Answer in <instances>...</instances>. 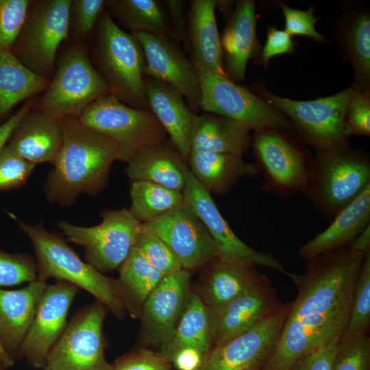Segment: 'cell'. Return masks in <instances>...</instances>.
I'll use <instances>...</instances> for the list:
<instances>
[{
  "instance_id": "f6af8a7d",
  "label": "cell",
  "mask_w": 370,
  "mask_h": 370,
  "mask_svg": "<svg viewBox=\"0 0 370 370\" xmlns=\"http://www.w3.org/2000/svg\"><path fill=\"white\" fill-rule=\"evenodd\" d=\"M285 19L284 31L291 35L305 36L317 41L324 37L315 29L318 18L313 14V9L299 10L280 3Z\"/></svg>"
},
{
  "instance_id": "9c48e42d",
  "label": "cell",
  "mask_w": 370,
  "mask_h": 370,
  "mask_svg": "<svg viewBox=\"0 0 370 370\" xmlns=\"http://www.w3.org/2000/svg\"><path fill=\"white\" fill-rule=\"evenodd\" d=\"M195 67L201 89V110L233 119L254 132L291 127L276 108L227 75Z\"/></svg>"
},
{
  "instance_id": "52a82bcc",
  "label": "cell",
  "mask_w": 370,
  "mask_h": 370,
  "mask_svg": "<svg viewBox=\"0 0 370 370\" xmlns=\"http://www.w3.org/2000/svg\"><path fill=\"white\" fill-rule=\"evenodd\" d=\"M78 120L112 140L119 160L127 163L142 148L166 140L167 135L150 111L126 105L112 93L95 101Z\"/></svg>"
},
{
  "instance_id": "d6986e66",
  "label": "cell",
  "mask_w": 370,
  "mask_h": 370,
  "mask_svg": "<svg viewBox=\"0 0 370 370\" xmlns=\"http://www.w3.org/2000/svg\"><path fill=\"white\" fill-rule=\"evenodd\" d=\"M190 273L182 269L165 275L145 301L140 317L143 340L161 345L177 326L190 297Z\"/></svg>"
},
{
  "instance_id": "4fadbf2b",
  "label": "cell",
  "mask_w": 370,
  "mask_h": 370,
  "mask_svg": "<svg viewBox=\"0 0 370 370\" xmlns=\"http://www.w3.org/2000/svg\"><path fill=\"white\" fill-rule=\"evenodd\" d=\"M184 205L203 222L217 247L218 259L243 266H264L286 275L295 284L299 275L287 271L272 255L256 250L245 243L232 231L219 210L211 193L190 171L182 190Z\"/></svg>"
},
{
  "instance_id": "7402d4cb",
  "label": "cell",
  "mask_w": 370,
  "mask_h": 370,
  "mask_svg": "<svg viewBox=\"0 0 370 370\" xmlns=\"http://www.w3.org/2000/svg\"><path fill=\"white\" fill-rule=\"evenodd\" d=\"M32 109L16 127L7 146L35 165L45 162L53 164L63 140L62 122Z\"/></svg>"
},
{
  "instance_id": "6da1fadb",
  "label": "cell",
  "mask_w": 370,
  "mask_h": 370,
  "mask_svg": "<svg viewBox=\"0 0 370 370\" xmlns=\"http://www.w3.org/2000/svg\"><path fill=\"white\" fill-rule=\"evenodd\" d=\"M367 254L347 247L306 261L297 297L262 370H291L307 354L343 336Z\"/></svg>"
},
{
  "instance_id": "5b68a950",
  "label": "cell",
  "mask_w": 370,
  "mask_h": 370,
  "mask_svg": "<svg viewBox=\"0 0 370 370\" xmlns=\"http://www.w3.org/2000/svg\"><path fill=\"white\" fill-rule=\"evenodd\" d=\"M95 57L112 94L126 105L150 111L145 91L143 48L138 39L121 29L108 13H103L99 23Z\"/></svg>"
},
{
  "instance_id": "d4e9b609",
  "label": "cell",
  "mask_w": 370,
  "mask_h": 370,
  "mask_svg": "<svg viewBox=\"0 0 370 370\" xmlns=\"http://www.w3.org/2000/svg\"><path fill=\"white\" fill-rule=\"evenodd\" d=\"M186 158L166 140L146 146L128 162L130 180L149 181L169 189L182 192L190 172Z\"/></svg>"
},
{
  "instance_id": "7dc6e473",
  "label": "cell",
  "mask_w": 370,
  "mask_h": 370,
  "mask_svg": "<svg viewBox=\"0 0 370 370\" xmlns=\"http://www.w3.org/2000/svg\"><path fill=\"white\" fill-rule=\"evenodd\" d=\"M341 338H335L307 354L291 370H330Z\"/></svg>"
},
{
  "instance_id": "f35d334b",
  "label": "cell",
  "mask_w": 370,
  "mask_h": 370,
  "mask_svg": "<svg viewBox=\"0 0 370 370\" xmlns=\"http://www.w3.org/2000/svg\"><path fill=\"white\" fill-rule=\"evenodd\" d=\"M349 48L357 74L368 80L370 75V18L360 14L353 22L348 36Z\"/></svg>"
},
{
  "instance_id": "cb8c5ba5",
  "label": "cell",
  "mask_w": 370,
  "mask_h": 370,
  "mask_svg": "<svg viewBox=\"0 0 370 370\" xmlns=\"http://www.w3.org/2000/svg\"><path fill=\"white\" fill-rule=\"evenodd\" d=\"M47 285L37 279L21 289L0 288V343L12 359L34 321Z\"/></svg>"
},
{
  "instance_id": "ee69618b",
  "label": "cell",
  "mask_w": 370,
  "mask_h": 370,
  "mask_svg": "<svg viewBox=\"0 0 370 370\" xmlns=\"http://www.w3.org/2000/svg\"><path fill=\"white\" fill-rule=\"evenodd\" d=\"M105 5L104 0H71L69 25L75 36L84 37L92 29Z\"/></svg>"
},
{
  "instance_id": "8992f818",
  "label": "cell",
  "mask_w": 370,
  "mask_h": 370,
  "mask_svg": "<svg viewBox=\"0 0 370 370\" xmlns=\"http://www.w3.org/2000/svg\"><path fill=\"white\" fill-rule=\"evenodd\" d=\"M110 93L106 79L76 47L60 58L51 82L32 108L60 121L78 119L95 101Z\"/></svg>"
},
{
  "instance_id": "11a10c76",
  "label": "cell",
  "mask_w": 370,
  "mask_h": 370,
  "mask_svg": "<svg viewBox=\"0 0 370 370\" xmlns=\"http://www.w3.org/2000/svg\"><path fill=\"white\" fill-rule=\"evenodd\" d=\"M5 367L3 365L1 362L0 361V370H5Z\"/></svg>"
},
{
  "instance_id": "1f68e13d",
  "label": "cell",
  "mask_w": 370,
  "mask_h": 370,
  "mask_svg": "<svg viewBox=\"0 0 370 370\" xmlns=\"http://www.w3.org/2000/svg\"><path fill=\"white\" fill-rule=\"evenodd\" d=\"M160 345V354L169 360L183 347L196 348L205 356L210 352L213 345L210 310L198 294L191 293L177 326Z\"/></svg>"
},
{
  "instance_id": "83f0119b",
  "label": "cell",
  "mask_w": 370,
  "mask_h": 370,
  "mask_svg": "<svg viewBox=\"0 0 370 370\" xmlns=\"http://www.w3.org/2000/svg\"><path fill=\"white\" fill-rule=\"evenodd\" d=\"M249 131L240 123L221 115L195 114L190 138V152L243 156L251 143Z\"/></svg>"
},
{
  "instance_id": "ab89813d",
  "label": "cell",
  "mask_w": 370,
  "mask_h": 370,
  "mask_svg": "<svg viewBox=\"0 0 370 370\" xmlns=\"http://www.w3.org/2000/svg\"><path fill=\"white\" fill-rule=\"evenodd\" d=\"M37 279L38 267L32 256L0 250V287L32 282Z\"/></svg>"
},
{
  "instance_id": "d6a6232c",
  "label": "cell",
  "mask_w": 370,
  "mask_h": 370,
  "mask_svg": "<svg viewBox=\"0 0 370 370\" xmlns=\"http://www.w3.org/2000/svg\"><path fill=\"white\" fill-rule=\"evenodd\" d=\"M49 83L23 65L10 49L0 51V116L45 90Z\"/></svg>"
},
{
  "instance_id": "9f6ffc18",
  "label": "cell",
  "mask_w": 370,
  "mask_h": 370,
  "mask_svg": "<svg viewBox=\"0 0 370 370\" xmlns=\"http://www.w3.org/2000/svg\"><path fill=\"white\" fill-rule=\"evenodd\" d=\"M45 370H51V369L49 368L48 367H45Z\"/></svg>"
},
{
  "instance_id": "c3c4849f",
  "label": "cell",
  "mask_w": 370,
  "mask_h": 370,
  "mask_svg": "<svg viewBox=\"0 0 370 370\" xmlns=\"http://www.w3.org/2000/svg\"><path fill=\"white\" fill-rule=\"evenodd\" d=\"M294 50V42L291 36L284 30L271 27L268 31L266 42L261 53V63L267 65L273 57L291 53Z\"/></svg>"
},
{
  "instance_id": "816d5d0a",
  "label": "cell",
  "mask_w": 370,
  "mask_h": 370,
  "mask_svg": "<svg viewBox=\"0 0 370 370\" xmlns=\"http://www.w3.org/2000/svg\"><path fill=\"white\" fill-rule=\"evenodd\" d=\"M34 102L31 101L24 105L8 120L0 125V151L7 145L13 131L23 117L33 108Z\"/></svg>"
},
{
  "instance_id": "b9f144b4",
  "label": "cell",
  "mask_w": 370,
  "mask_h": 370,
  "mask_svg": "<svg viewBox=\"0 0 370 370\" xmlns=\"http://www.w3.org/2000/svg\"><path fill=\"white\" fill-rule=\"evenodd\" d=\"M36 165L23 159L7 145L0 151V190L24 185Z\"/></svg>"
},
{
  "instance_id": "ba28073f",
  "label": "cell",
  "mask_w": 370,
  "mask_h": 370,
  "mask_svg": "<svg viewBox=\"0 0 370 370\" xmlns=\"http://www.w3.org/2000/svg\"><path fill=\"white\" fill-rule=\"evenodd\" d=\"M71 3V0L32 1L10 49L23 65L43 77L55 71L58 49L68 37Z\"/></svg>"
},
{
  "instance_id": "e575fe53",
  "label": "cell",
  "mask_w": 370,
  "mask_h": 370,
  "mask_svg": "<svg viewBox=\"0 0 370 370\" xmlns=\"http://www.w3.org/2000/svg\"><path fill=\"white\" fill-rule=\"evenodd\" d=\"M130 199L129 210L142 223L184 205L182 192L144 180L132 182Z\"/></svg>"
},
{
  "instance_id": "836d02e7",
  "label": "cell",
  "mask_w": 370,
  "mask_h": 370,
  "mask_svg": "<svg viewBox=\"0 0 370 370\" xmlns=\"http://www.w3.org/2000/svg\"><path fill=\"white\" fill-rule=\"evenodd\" d=\"M132 33L145 32L169 37L170 25L154 0H109L106 5Z\"/></svg>"
},
{
  "instance_id": "bcb514c9",
  "label": "cell",
  "mask_w": 370,
  "mask_h": 370,
  "mask_svg": "<svg viewBox=\"0 0 370 370\" xmlns=\"http://www.w3.org/2000/svg\"><path fill=\"white\" fill-rule=\"evenodd\" d=\"M169 361L161 354L140 349L121 358L112 370H171Z\"/></svg>"
},
{
  "instance_id": "484cf974",
  "label": "cell",
  "mask_w": 370,
  "mask_h": 370,
  "mask_svg": "<svg viewBox=\"0 0 370 370\" xmlns=\"http://www.w3.org/2000/svg\"><path fill=\"white\" fill-rule=\"evenodd\" d=\"M215 0H193L187 20L186 47L195 66L227 75L223 66V54L216 17Z\"/></svg>"
},
{
  "instance_id": "8d00e7d4",
  "label": "cell",
  "mask_w": 370,
  "mask_h": 370,
  "mask_svg": "<svg viewBox=\"0 0 370 370\" xmlns=\"http://www.w3.org/2000/svg\"><path fill=\"white\" fill-rule=\"evenodd\" d=\"M330 370H370V338L368 333L343 336Z\"/></svg>"
},
{
  "instance_id": "f907efd6",
  "label": "cell",
  "mask_w": 370,
  "mask_h": 370,
  "mask_svg": "<svg viewBox=\"0 0 370 370\" xmlns=\"http://www.w3.org/2000/svg\"><path fill=\"white\" fill-rule=\"evenodd\" d=\"M205 358L199 349L187 347L178 349L171 360L178 370H199Z\"/></svg>"
},
{
  "instance_id": "44dd1931",
  "label": "cell",
  "mask_w": 370,
  "mask_h": 370,
  "mask_svg": "<svg viewBox=\"0 0 370 370\" xmlns=\"http://www.w3.org/2000/svg\"><path fill=\"white\" fill-rule=\"evenodd\" d=\"M145 91L150 112L162 125L173 146L188 160L195 114L182 94L164 82L145 77Z\"/></svg>"
},
{
  "instance_id": "681fc988",
  "label": "cell",
  "mask_w": 370,
  "mask_h": 370,
  "mask_svg": "<svg viewBox=\"0 0 370 370\" xmlns=\"http://www.w3.org/2000/svg\"><path fill=\"white\" fill-rule=\"evenodd\" d=\"M171 18V32L178 42H183L186 46L187 38V21H186L182 1H164Z\"/></svg>"
},
{
  "instance_id": "277c9868",
  "label": "cell",
  "mask_w": 370,
  "mask_h": 370,
  "mask_svg": "<svg viewBox=\"0 0 370 370\" xmlns=\"http://www.w3.org/2000/svg\"><path fill=\"white\" fill-rule=\"evenodd\" d=\"M369 186V156L347 145L317 151L303 194L314 210L331 222Z\"/></svg>"
},
{
  "instance_id": "f5cc1de1",
  "label": "cell",
  "mask_w": 370,
  "mask_h": 370,
  "mask_svg": "<svg viewBox=\"0 0 370 370\" xmlns=\"http://www.w3.org/2000/svg\"><path fill=\"white\" fill-rule=\"evenodd\" d=\"M349 248L363 254L370 251V225L356 238Z\"/></svg>"
},
{
  "instance_id": "7a4b0ae2",
  "label": "cell",
  "mask_w": 370,
  "mask_h": 370,
  "mask_svg": "<svg viewBox=\"0 0 370 370\" xmlns=\"http://www.w3.org/2000/svg\"><path fill=\"white\" fill-rule=\"evenodd\" d=\"M63 140L45 184L47 200L60 206L73 204L82 193L96 195L108 184L116 145L78 119L61 120Z\"/></svg>"
},
{
  "instance_id": "7c38bea8",
  "label": "cell",
  "mask_w": 370,
  "mask_h": 370,
  "mask_svg": "<svg viewBox=\"0 0 370 370\" xmlns=\"http://www.w3.org/2000/svg\"><path fill=\"white\" fill-rule=\"evenodd\" d=\"M281 131L255 132L251 145L257 162L255 164L264 178L262 189L290 197L305 190L312 159Z\"/></svg>"
},
{
  "instance_id": "7bdbcfd3",
  "label": "cell",
  "mask_w": 370,
  "mask_h": 370,
  "mask_svg": "<svg viewBox=\"0 0 370 370\" xmlns=\"http://www.w3.org/2000/svg\"><path fill=\"white\" fill-rule=\"evenodd\" d=\"M345 131L347 137L350 135L368 136L370 134L369 96L360 88H351Z\"/></svg>"
},
{
  "instance_id": "9a60e30c",
  "label": "cell",
  "mask_w": 370,
  "mask_h": 370,
  "mask_svg": "<svg viewBox=\"0 0 370 370\" xmlns=\"http://www.w3.org/2000/svg\"><path fill=\"white\" fill-rule=\"evenodd\" d=\"M290 303L282 304L254 328L214 346L199 370H262L280 336Z\"/></svg>"
},
{
  "instance_id": "e0dca14e",
  "label": "cell",
  "mask_w": 370,
  "mask_h": 370,
  "mask_svg": "<svg viewBox=\"0 0 370 370\" xmlns=\"http://www.w3.org/2000/svg\"><path fill=\"white\" fill-rule=\"evenodd\" d=\"M77 291V286L66 282L47 285L18 349L33 367L45 368L51 349L67 325V314Z\"/></svg>"
},
{
  "instance_id": "db71d44e",
  "label": "cell",
  "mask_w": 370,
  "mask_h": 370,
  "mask_svg": "<svg viewBox=\"0 0 370 370\" xmlns=\"http://www.w3.org/2000/svg\"><path fill=\"white\" fill-rule=\"evenodd\" d=\"M0 361L5 368L10 367L14 364V360L5 352L0 343Z\"/></svg>"
},
{
  "instance_id": "74e56055",
  "label": "cell",
  "mask_w": 370,
  "mask_h": 370,
  "mask_svg": "<svg viewBox=\"0 0 370 370\" xmlns=\"http://www.w3.org/2000/svg\"><path fill=\"white\" fill-rule=\"evenodd\" d=\"M134 247L164 275L173 274L182 269L180 260L168 245L148 230L143 223Z\"/></svg>"
},
{
  "instance_id": "603a6c76",
  "label": "cell",
  "mask_w": 370,
  "mask_h": 370,
  "mask_svg": "<svg viewBox=\"0 0 370 370\" xmlns=\"http://www.w3.org/2000/svg\"><path fill=\"white\" fill-rule=\"evenodd\" d=\"M330 223L325 230L299 248L298 254L306 262L349 247L370 225V186Z\"/></svg>"
},
{
  "instance_id": "3957f363",
  "label": "cell",
  "mask_w": 370,
  "mask_h": 370,
  "mask_svg": "<svg viewBox=\"0 0 370 370\" xmlns=\"http://www.w3.org/2000/svg\"><path fill=\"white\" fill-rule=\"evenodd\" d=\"M10 215L33 245L38 280L45 282L56 278L81 288L93 295L117 318L123 317L125 310L118 295L115 280L82 261L65 240L46 230L42 223L28 224Z\"/></svg>"
},
{
  "instance_id": "30bf717a",
  "label": "cell",
  "mask_w": 370,
  "mask_h": 370,
  "mask_svg": "<svg viewBox=\"0 0 370 370\" xmlns=\"http://www.w3.org/2000/svg\"><path fill=\"white\" fill-rule=\"evenodd\" d=\"M101 217V222L95 226L66 221L58 225L70 242L84 247L87 262L102 273L120 267L134 246L143 223L126 208L106 210Z\"/></svg>"
},
{
  "instance_id": "4dcf8cb0",
  "label": "cell",
  "mask_w": 370,
  "mask_h": 370,
  "mask_svg": "<svg viewBox=\"0 0 370 370\" xmlns=\"http://www.w3.org/2000/svg\"><path fill=\"white\" fill-rule=\"evenodd\" d=\"M119 271L115 284L123 307L132 317H140L145 301L165 275L134 246L119 267Z\"/></svg>"
},
{
  "instance_id": "2e32d148",
  "label": "cell",
  "mask_w": 370,
  "mask_h": 370,
  "mask_svg": "<svg viewBox=\"0 0 370 370\" xmlns=\"http://www.w3.org/2000/svg\"><path fill=\"white\" fill-rule=\"evenodd\" d=\"M162 239L188 271L218 258L215 243L199 218L183 205L143 223Z\"/></svg>"
},
{
  "instance_id": "4316f807",
  "label": "cell",
  "mask_w": 370,
  "mask_h": 370,
  "mask_svg": "<svg viewBox=\"0 0 370 370\" xmlns=\"http://www.w3.org/2000/svg\"><path fill=\"white\" fill-rule=\"evenodd\" d=\"M256 26L254 1H238L229 15L221 38L227 76L233 81L244 79L248 61L256 52Z\"/></svg>"
},
{
  "instance_id": "8fae6325",
  "label": "cell",
  "mask_w": 370,
  "mask_h": 370,
  "mask_svg": "<svg viewBox=\"0 0 370 370\" xmlns=\"http://www.w3.org/2000/svg\"><path fill=\"white\" fill-rule=\"evenodd\" d=\"M260 94L291 119L305 140L317 151L347 145L345 120L351 88L311 101H295L265 90Z\"/></svg>"
},
{
  "instance_id": "ffe728a7",
  "label": "cell",
  "mask_w": 370,
  "mask_h": 370,
  "mask_svg": "<svg viewBox=\"0 0 370 370\" xmlns=\"http://www.w3.org/2000/svg\"><path fill=\"white\" fill-rule=\"evenodd\" d=\"M281 305L267 278L223 306L209 309L213 347L248 332Z\"/></svg>"
},
{
  "instance_id": "ac0fdd59",
  "label": "cell",
  "mask_w": 370,
  "mask_h": 370,
  "mask_svg": "<svg viewBox=\"0 0 370 370\" xmlns=\"http://www.w3.org/2000/svg\"><path fill=\"white\" fill-rule=\"evenodd\" d=\"M139 41L145 55V75L177 89L190 110H201V89L195 64L170 37L145 32L132 33Z\"/></svg>"
},
{
  "instance_id": "f546056e",
  "label": "cell",
  "mask_w": 370,
  "mask_h": 370,
  "mask_svg": "<svg viewBox=\"0 0 370 370\" xmlns=\"http://www.w3.org/2000/svg\"><path fill=\"white\" fill-rule=\"evenodd\" d=\"M210 263L201 299L211 310L223 306L267 278L255 266L234 264L218 258Z\"/></svg>"
},
{
  "instance_id": "60d3db41",
  "label": "cell",
  "mask_w": 370,
  "mask_h": 370,
  "mask_svg": "<svg viewBox=\"0 0 370 370\" xmlns=\"http://www.w3.org/2000/svg\"><path fill=\"white\" fill-rule=\"evenodd\" d=\"M32 1L0 0V51L10 49L27 16Z\"/></svg>"
},
{
  "instance_id": "d590c367",
  "label": "cell",
  "mask_w": 370,
  "mask_h": 370,
  "mask_svg": "<svg viewBox=\"0 0 370 370\" xmlns=\"http://www.w3.org/2000/svg\"><path fill=\"white\" fill-rule=\"evenodd\" d=\"M370 325V251L367 252L355 285L349 318L343 336L367 334Z\"/></svg>"
},
{
  "instance_id": "5bb4252c",
  "label": "cell",
  "mask_w": 370,
  "mask_h": 370,
  "mask_svg": "<svg viewBox=\"0 0 370 370\" xmlns=\"http://www.w3.org/2000/svg\"><path fill=\"white\" fill-rule=\"evenodd\" d=\"M105 317L103 305L99 301L77 312L51 349L46 367L51 370H112L104 354Z\"/></svg>"
},
{
  "instance_id": "f1b7e54d",
  "label": "cell",
  "mask_w": 370,
  "mask_h": 370,
  "mask_svg": "<svg viewBox=\"0 0 370 370\" xmlns=\"http://www.w3.org/2000/svg\"><path fill=\"white\" fill-rule=\"evenodd\" d=\"M188 161L198 182L210 193L221 195L227 193L241 179L260 174L255 163L235 154L190 152Z\"/></svg>"
}]
</instances>
